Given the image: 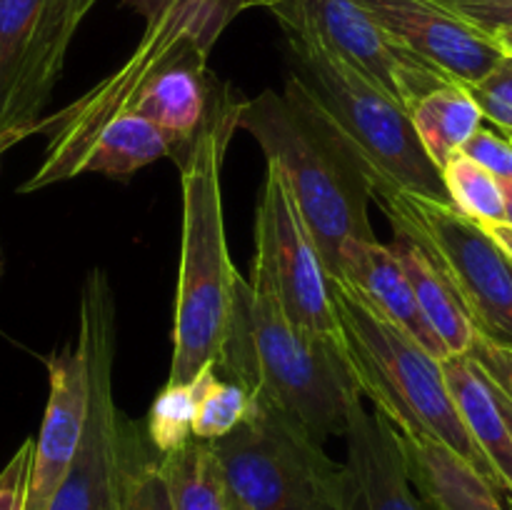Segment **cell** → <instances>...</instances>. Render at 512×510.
<instances>
[{
    "label": "cell",
    "instance_id": "10",
    "mask_svg": "<svg viewBox=\"0 0 512 510\" xmlns=\"http://www.w3.org/2000/svg\"><path fill=\"white\" fill-rule=\"evenodd\" d=\"M248 280L273 295L288 320L305 333L340 343L330 300V273L295 205L288 180L275 163H268L260 188Z\"/></svg>",
    "mask_w": 512,
    "mask_h": 510
},
{
    "label": "cell",
    "instance_id": "23",
    "mask_svg": "<svg viewBox=\"0 0 512 510\" xmlns=\"http://www.w3.org/2000/svg\"><path fill=\"white\" fill-rule=\"evenodd\" d=\"M173 510H238L223 468L205 440H190L170 455H160Z\"/></svg>",
    "mask_w": 512,
    "mask_h": 510
},
{
    "label": "cell",
    "instance_id": "28",
    "mask_svg": "<svg viewBox=\"0 0 512 510\" xmlns=\"http://www.w3.org/2000/svg\"><path fill=\"white\" fill-rule=\"evenodd\" d=\"M468 90L483 110V118L505 130V135H512V55H503L500 63Z\"/></svg>",
    "mask_w": 512,
    "mask_h": 510
},
{
    "label": "cell",
    "instance_id": "12",
    "mask_svg": "<svg viewBox=\"0 0 512 510\" xmlns=\"http://www.w3.org/2000/svg\"><path fill=\"white\" fill-rule=\"evenodd\" d=\"M78 28L70 0H0V153L33 135Z\"/></svg>",
    "mask_w": 512,
    "mask_h": 510
},
{
    "label": "cell",
    "instance_id": "4",
    "mask_svg": "<svg viewBox=\"0 0 512 510\" xmlns=\"http://www.w3.org/2000/svg\"><path fill=\"white\" fill-rule=\"evenodd\" d=\"M340 348L360 395L400 435L430 438L473 465L500 495L493 468L465 428L443 365L408 333L380 318L343 278H330ZM503 498V495H500Z\"/></svg>",
    "mask_w": 512,
    "mask_h": 510
},
{
    "label": "cell",
    "instance_id": "30",
    "mask_svg": "<svg viewBox=\"0 0 512 510\" xmlns=\"http://www.w3.org/2000/svg\"><path fill=\"white\" fill-rule=\"evenodd\" d=\"M460 153L468 155L470 160H475L480 168H485L498 180L512 178V143L508 135L503 138L493 130L478 128L470 135L468 143L460 148Z\"/></svg>",
    "mask_w": 512,
    "mask_h": 510
},
{
    "label": "cell",
    "instance_id": "14",
    "mask_svg": "<svg viewBox=\"0 0 512 510\" xmlns=\"http://www.w3.org/2000/svg\"><path fill=\"white\" fill-rule=\"evenodd\" d=\"M345 510H428L415 493L400 433L363 398L350 405L345 425Z\"/></svg>",
    "mask_w": 512,
    "mask_h": 510
},
{
    "label": "cell",
    "instance_id": "37",
    "mask_svg": "<svg viewBox=\"0 0 512 510\" xmlns=\"http://www.w3.org/2000/svg\"><path fill=\"white\" fill-rule=\"evenodd\" d=\"M95 3H98V0H70V8H73L75 20L83 23V18L95 8Z\"/></svg>",
    "mask_w": 512,
    "mask_h": 510
},
{
    "label": "cell",
    "instance_id": "32",
    "mask_svg": "<svg viewBox=\"0 0 512 510\" xmlns=\"http://www.w3.org/2000/svg\"><path fill=\"white\" fill-rule=\"evenodd\" d=\"M465 355L473 358V363L483 370L485 378L495 385V388L503 390L512 403V350L500 348V345H493L490 340L480 338L475 333L473 345Z\"/></svg>",
    "mask_w": 512,
    "mask_h": 510
},
{
    "label": "cell",
    "instance_id": "19",
    "mask_svg": "<svg viewBox=\"0 0 512 510\" xmlns=\"http://www.w3.org/2000/svg\"><path fill=\"white\" fill-rule=\"evenodd\" d=\"M440 365L465 428L493 468L500 495L512 503V433L500 413L490 383L470 355H450L440 360Z\"/></svg>",
    "mask_w": 512,
    "mask_h": 510
},
{
    "label": "cell",
    "instance_id": "6",
    "mask_svg": "<svg viewBox=\"0 0 512 510\" xmlns=\"http://www.w3.org/2000/svg\"><path fill=\"white\" fill-rule=\"evenodd\" d=\"M243 10V0H170L158 18L145 23L143 40L118 70L65 105L58 115L40 118L33 133L48 135V145L43 163L20 185V193H33L83 173L90 143L108 120L123 113L125 100L130 98L135 85L178 50L193 45L213 48L230 20Z\"/></svg>",
    "mask_w": 512,
    "mask_h": 510
},
{
    "label": "cell",
    "instance_id": "27",
    "mask_svg": "<svg viewBox=\"0 0 512 510\" xmlns=\"http://www.w3.org/2000/svg\"><path fill=\"white\" fill-rule=\"evenodd\" d=\"M120 510H173L168 478H165L160 455L153 448L130 470L128 480H125Z\"/></svg>",
    "mask_w": 512,
    "mask_h": 510
},
{
    "label": "cell",
    "instance_id": "41",
    "mask_svg": "<svg viewBox=\"0 0 512 510\" xmlns=\"http://www.w3.org/2000/svg\"><path fill=\"white\" fill-rule=\"evenodd\" d=\"M508 140H510V143H512V135H508Z\"/></svg>",
    "mask_w": 512,
    "mask_h": 510
},
{
    "label": "cell",
    "instance_id": "35",
    "mask_svg": "<svg viewBox=\"0 0 512 510\" xmlns=\"http://www.w3.org/2000/svg\"><path fill=\"white\" fill-rule=\"evenodd\" d=\"M500 193H503V223L512 225V178L500 180Z\"/></svg>",
    "mask_w": 512,
    "mask_h": 510
},
{
    "label": "cell",
    "instance_id": "18",
    "mask_svg": "<svg viewBox=\"0 0 512 510\" xmlns=\"http://www.w3.org/2000/svg\"><path fill=\"white\" fill-rule=\"evenodd\" d=\"M415 493L428 510H505L498 490L460 455L430 438L400 435Z\"/></svg>",
    "mask_w": 512,
    "mask_h": 510
},
{
    "label": "cell",
    "instance_id": "5",
    "mask_svg": "<svg viewBox=\"0 0 512 510\" xmlns=\"http://www.w3.org/2000/svg\"><path fill=\"white\" fill-rule=\"evenodd\" d=\"M75 345L88 370V410L73 463L45 510H120L125 480L150 443L115 403V295L100 268L83 283Z\"/></svg>",
    "mask_w": 512,
    "mask_h": 510
},
{
    "label": "cell",
    "instance_id": "33",
    "mask_svg": "<svg viewBox=\"0 0 512 510\" xmlns=\"http://www.w3.org/2000/svg\"><path fill=\"white\" fill-rule=\"evenodd\" d=\"M125 5L133 8L138 15H143L145 23H150V20H155L165 8H168L170 0H125Z\"/></svg>",
    "mask_w": 512,
    "mask_h": 510
},
{
    "label": "cell",
    "instance_id": "40",
    "mask_svg": "<svg viewBox=\"0 0 512 510\" xmlns=\"http://www.w3.org/2000/svg\"><path fill=\"white\" fill-rule=\"evenodd\" d=\"M0 275H3V253H0Z\"/></svg>",
    "mask_w": 512,
    "mask_h": 510
},
{
    "label": "cell",
    "instance_id": "7",
    "mask_svg": "<svg viewBox=\"0 0 512 510\" xmlns=\"http://www.w3.org/2000/svg\"><path fill=\"white\" fill-rule=\"evenodd\" d=\"M290 75L363 158L375 180L450 203L443 173L420 145L410 113L388 93L305 40L288 38Z\"/></svg>",
    "mask_w": 512,
    "mask_h": 510
},
{
    "label": "cell",
    "instance_id": "38",
    "mask_svg": "<svg viewBox=\"0 0 512 510\" xmlns=\"http://www.w3.org/2000/svg\"><path fill=\"white\" fill-rule=\"evenodd\" d=\"M493 40L500 45L505 55H512V30H500V33L493 35Z\"/></svg>",
    "mask_w": 512,
    "mask_h": 510
},
{
    "label": "cell",
    "instance_id": "17",
    "mask_svg": "<svg viewBox=\"0 0 512 510\" xmlns=\"http://www.w3.org/2000/svg\"><path fill=\"white\" fill-rule=\"evenodd\" d=\"M353 285L360 298L388 323L408 333L415 343L423 345L438 360L450 358L445 345L425 320L413 285L405 275L403 265L393 255L390 245L375 240H348L340 253V275Z\"/></svg>",
    "mask_w": 512,
    "mask_h": 510
},
{
    "label": "cell",
    "instance_id": "9",
    "mask_svg": "<svg viewBox=\"0 0 512 510\" xmlns=\"http://www.w3.org/2000/svg\"><path fill=\"white\" fill-rule=\"evenodd\" d=\"M210 448L238 510H345L343 463L270 405Z\"/></svg>",
    "mask_w": 512,
    "mask_h": 510
},
{
    "label": "cell",
    "instance_id": "29",
    "mask_svg": "<svg viewBox=\"0 0 512 510\" xmlns=\"http://www.w3.org/2000/svg\"><path fill=\"white\" fill-rule=\"evenodd\" d=\"M450 13L493 38L500 30H512V0H435Z\"/></svg>",
    "mask_w": 512,
    "mask_h": 510
},
{
    "label": "cell",
    "instance_id": "11",
    "mask_svg": "<svg viewBox=\"0 0 512 510\" xmlns=\"http://www.w3.org/2000/svg\"><path fill=\"white\" fill-rule=\"evenodd\" d=\"M285 38L315 45L353 68L410 113L415 103L448 83L440 70L400 48L363 0H278L270 5Z\"/></svg>",
    "mask_w": 512,
    "mask_h": 510
},
{
    "label": "cell",
    "instance_id": "25",
    "mask_svg": "<svg viewBox=\"0 0 512 510\" xmlns=\"http://www.w3.org/2000/svg\"><path fill=\"white\" fill-rule=\"evenodd\" d=\"M200 400V375L190 383H165L150 405L145 438L158 455H170L193 440Z\"/></svg>",
    "mask_w": 512,
    "mask_h": 510
},
{
    "label": "cell",
    "instance_id": "15",
    "mask_svg": "<svg viewBox=\"0 0 512 510\" xmlns=\"http://www.w3.org/2000/svg\"><path fill=\"white\" fill-rule=\"evenodd\" d=\"M50 393L33 445L25 510H45L78 450L88 410V370L78 345L48 358Z\"/></svg>",
    "mask_w": 512,
    "mask_h": 510
},
{
    "label": "cell",
    "instance_id": "26",
    "mask_svg": "<svg viewBox=\"0 0 512 510\" xmlns=\"http://www.w3.org/2000/svg\"><path fill=\"white\" fill-rule=\"evenodd\" d=\"M440 173H443L450 205L458 213L478 225L503 223V193L495 175H490L463 153H455Z\"/></svg>",
    "mask_w": 512,
    "mask_h": 510
},
{
    "label": "cell",
    "instance_id": "39",
    "mask_svg": "<svg viewBox=\"0 0 512 510\" xmlns=\"http://www.w3.org/2000/svg\"><path fill=\"white\" fill-rule=\"evenodd\" d=\"M245 3V10L248 8H255V5H260V8H270V5H275L278 0H243Z\"/></svg>",
    "mask_w": 512,
    "mask_h": 510
},
{
    "label": "cell",
    "instance_id": "24",
    "mask_svg": "<svg viewBox=\"0 0 512 510\" xmlns=\"http://www.w3.org/2000/svg\"><path fill=\"white\" fill-rule=\"evenodd\" d=\"M200 400L193 423V438L213 443L233 433L253 415L255 398L235 380L223 378L215 365L200 370Z\"/></svg>",
    "mask_w": 512,
    "mask_h": 510
},
{
    "label": "cell",
    "instance_id": "8",
    "mask_svg": "<svg viewBox=\"0 0 512 510\" xmlns=\"http://www.w3.org/2000/svg\"><path fill=\"white\" fill-rule=\"evenodd\" d=\"M373 200L393 233L408 235L433 260L480 338L512 350V260L450 203L373 178Z\"/></svg>",
    "mask_w": 512,
    "mask_h": 510
},
{
    "label": "cell",
    "instance_id": "20",
    "mask_svg": "<svg viewBox=\"0 0 512 510\" xmlns=\"http://www.w3.org/2000/svg\"><path fill=\"white\" fill-rule=\"evenodd\" d=\"M388 245L398 263L403 265L405 275L413 285L415 300H418L425 320L440 338V343L445 345L448 355L468 353L475 340V330L438 265L408 235L393 233V243Z\"/></svg>",
    "mask_w": 512,
    "mask_h": 510
},
{
    "label": "cell",
    "instance_id": "21",
    "mask_svg": "<svg viewBox=\"0 0 512 510\" xmlns=\"http://www.w3.org/2000/svg\"><path fill=\"white\" fill-rule=\"evenodd\" d=\"M178 143V135L168 133L153 120H145L135 113H123L108 120L98 130L88 155H85L83 173L125 178L165 155H173Z\"/></svg>",
    "mask_w": 512,
    "mask_h": 510
},
{
    "label": "cell",
    "instance_id": "34",
    "mask_svg": "<svg viewBox=\"0 0 512 510\" xmlns=\"http://www.w3.org/2000/svg\"><path fill=\"white\" fill-rule=\"evenodd\" d=\"M480 228H483L485 233H488L490 238H493L495 243H498L500 248L510 255V260H512V225L490 223V225H480Z\"/></svg>",
    "mask_w": 512,
    "mask_h": 510
},
{
    "label": "cell",
    "instance_id": "13",
    "mask_svg": "<svg viewBox=\"0 0 512 510\" xmlns=\"http://www.w3.org/2000/svg\"><path fill=\"white\" fill-rule=\"evenodd\" d=\"M385 33L453 83L478 85L503 58L490 35L435 0H363Z\"/></svg>",
    "mask_w": 512,
    "mask_h": 510
},
{
    "label": "cell",
    "instance_id": "16",
    "mask_svg": "<svg viewBox=\"0 0 512 510\" xmlns=\"http://www.w3.org/2000/svg\"><path fill=\"white\" fill-rule=\"evenodd\" d=\"M208 53V48L193 45L155 65L135 85L123 113L153 120L180 140H188L205 120L220 88V80L208 70Z\"/></svg>",
    "mask_w": 512,
    "mask_h": 510
},
{
    "label": "cell",
    "instance_id": "22",
    "mask_svg": "<svg viewBox=\"0 0 512 510\" xmlns=\"http://www.w3.org/2000/svg\"><path fill=\"white\" fill-rule=\"evenodd\" d=\"M410 120L428 158L435 168L443 170V165L460 153L470 135L480 128L483 110L465 85L448 80L410 108Z\"/></svg>",
    "mask_w": 512,
    "mask_h": 510
},
{
    "label": "cell",
    "instance_id": "36",
    "mask_svg": "<svg viewBox=\"0 0 512 510\" xmlns=\"http://www.w3.org/2000/svg\"><path fill=\"white\" fill-rule=\"evenodd\" d=\"M485 380H488V378H485ZM488 383H490V380H488ZM490 390H493L495 400H498V405H500V413H503L505 423H508V428H510V433H512V403L508 400V395H505L500 388H495L493 383H490Z\"/></svg>",
    "mask_w": 512,
    "mask_h": 510
},
{
    "label": "cell",
    "instance_id": "3",
    "mask_svg": "<svg viewBox=\"0 0 512 510\" xmlns=\"http://www.w3.org/2000/svg\"><path fill=\"white\" fill-rule=\"evenodd\" d=\"M218 373L298 423L318 443L330 435L343 438L350 405L363 398L338 340L305 333L273 295L240 273Z\"/></svg>",
    "mask_w": 512,
    "mask_h": 510
},
{
    "label": "cell",
    "instance_id": "2",
    "mask_svg": "<svg viewBox=\"0 0 512 510\" xmlns=\"http://www.w3.org/2000/svg\"><path fill=\"white\" fill-rule=\"evenodd\" d=\"M238 128L248 130L265 160L285 175L330 278H338L343 245L375 240L370 168L293 75L283 93L263 90L245 98Z\"/></svg>",
    "mask_w": 512,
    "mask_h": 510
},
{
    "label": "cell",
    "instance_id": "31",
    "mask_svg": "<svg viewBox=\"0 0 512 510\" xmlns=\"http://www.w3.org/2000/svg\"><path fill=\"white\" fill-rule=\"evenodd\" d=\"M33 445L35 440L28 438L13 458L0 470V510H25L30 483V465H33Z\"/></svg>",
    "mask_w": 512,
    "mask_h": 510
},
{
    "label": "cell",
    "instance_id": "1",
    "mask_svg": "<svg viewBox=\"0 0 512 510\" xmlns=\"http://www.w3.org/2000/svg\"><path fill=\"white\" fill-rule=\"evenodd\" d=\"M243 100L220 83L200 128L173 150L183 183V243L168 383H190L200 370L218 368L230 333L238 270L225 240L220 168Z\"/></svg>",
    "mask_w": 512,
    "mask_h": 510
}]
</instances>
